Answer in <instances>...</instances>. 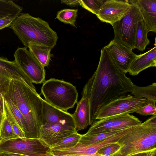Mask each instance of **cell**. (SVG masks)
Segmentation results:
<instances>
[{
    "instance_id": "6da1fadb",
    "label": "cell",
    "mask_w": 156,
    "mask_h": 156,
    "mask_svg": "<svg viewBox=\"0 0 156 156\" xmlns=\"http://www.w3.org/2000/svg\"><path fill=\"white\" fill-rule=\"evenodd\" d=\"M126 74L114 64L105 48H102L98 67L85 85L89 103V125L96 121L101 107L131 92L134 84Z\"/></svg>"
},
{
    "instance_id": "7a4b0ae2",
    "label": "cell",
    "mask_w": 156,
    "mask_h": 156,
    "mask_svg": "<svg viewBox=\"0 0 156 156\" xmlns=\"http://www.w3.org/2000/svg\"><path fill=\"white\" fill-rule=\"evenodd\" d=\"M4 94L17 107L26 122L29 138L40 139L42 125V98L23 80L12 79Z\"/></svg>"
},
{
    "instance_id": "3957f363",
    "label": "cell",
    "mask_w": 156,
    "mask_h": 156,
    "mask_svg": "<svg viewBox=\"0 0 156 156\" xmlns=\"http://www.w3.org/2000/svg\"><path fill=\"white\" fill-rule=\"evenodd\" d=\"M26 48L33 42L52 48L58 38L57 33L47 22L28 13H20L10 27Z\"/></svg>"
},
{
    "instance_id": "277c9868",
    "label": "cell",
    "mask_w": 156,
    "mask_h": 156,
    "mask_svg": "<svg viewBox=\"0 0 156 156\" xmlns=\"http://www.w3.org/2000/svg\"><path fill=\"white\" fill-rule=\"evenodd\" d=\"M117 142L121 147L111 156H130L156 150V115L134 126Z\"/></svg>"
},
{
    "instance_id": "5b68a950",
    "label": "cell",
    "mask_w": 156,
    "mask_h": 156,
    "mask_svg": "<svg viewBox=\"0 0 156 156\" xmlns=\"http://www.w3.org/2000/svg\"><path fill=\"white\" fill-rule=\"evenodd\" d=\"M41 94L50 105L65 112L73 108L78 97L76 87L70 83L55 78L43 83Z\"/></svg>"
},
{
    "instance_id": "8992f818",
    "label": "cell",
    "mask_w": 156,
    "mask_h": 156,
    "mask_svg": "<svg viewBox=\"0 0 156 156\" xmlns=\"http://www.w3.org/2000/svg\"><path fill=\"white\" fill-rule=\"evenodd\" d=\"M131 9L127 14L112 24L114 41L134 49L135 34L138 21L142 16L136 0H130Z\"/></svg>"
},
{
    "instance_id": "52a82bcc",
    "label": "cell",
    "mask_w": 156,
    "mask_h": 156,
    "mask_svg": "<svg viewBox=\"0 0 156 156\" xmlns=\"http://www.w3.org/2000/svg\"><path fill=\"white\" fill-rule=\"evenodd\" d=\"M26 156H55L51 148L40 139L17 138L0 142V153Z\"/></svg>"
},
{
    "instance_id": "ba28073f",
    "label": "cell",
    "mask_w": 156,
    "mask_h": 156,
    "mask_svg": "<svg viewBox=\"0 0 156 156\" xmlns=\"http://www.w3.org/2000/svg\"><path fill=\"white\" fill-rule=\"evenodd\" d=\"M147 99L135 97L129 94L120 97L101 107L96 120L125 113L136 112L146 103Z\"/></svg>"
},
{
    "instance_id": "9c48e42d",
    "label": "cell",
    "mask_w": 156,
    "mask_h": 156,
    "mask_svg": "<svg viewBox=\"0 0 156 156\" xmlns=\"http://www.w3.org/2000/svg\"><path fill=\"white\" fill-rule=\"evenodd\" d=\"M15 61L32 83L39 84L45 81L44 67L25 47L18 48L14 54Z\"/></svg>"
},
{
    "instance_id": "30bf717a",
    "label": "cell",
    "mask_w": 156,
    "mask_h": 156,
    "mask_svg": "<svg viewBox=\"0 0 156 156\" xmlns=\"http://www.w3.org/2000/svg\"><path fill=\"white\" fill-rule=\"evenodd\" d=\"M141 123L137 117L129 113L121 114L96 121L85 134L93 135L120 130L139 125Z\"/></svg>"
},
{
    "instance_id": "8fae6325",
    "label": "cell",
    "mask_w": 156,
    "mask_h": 156,
    "mask_svg": "<svg viewBox=\"0 0 156 156\" xmlns=\"http://www.w3.org/2000/svg\"><path fill=\"white\" fill-rule=\"evenodd\" d=\"M76 132L72 117L47 126H42L40 139L51 148L65 138Z\"/></svg>"
},
{
    "instance_id": "7c38bea8",
    "label": "cell",
    "mask_w": 156,
    "mask_h": 156,
    "mask_svg": "<svg viewBox=\"0 0 156 156\" xmlns=\"http://www.w3.org/2000/svg\"><path fill=\"white\" fill-rule=\"evenodd\" d=\"M131 7L130 0H105L97 16L101 22L112 25L126 16Z\"/></svg>"
},
{
    "instance_id": "4fadbf2b",
    "label": "cell",
    "mask_w": 156,
    "mask_h": 156,
    "mask_svg": "<svg viewBox=\"0 0 156 156\" xmlns=\"http://www.w3.org/2000/svg\"><path fill=\"white\" fill-rule=\"evenodd\" d=\"M104 47L117 68L122 72L127 73L130 64L137 55L130 48L113 40Z\"/></svg>"
},
{
    "instance_id": "5bb4252c",
    "label": "cell",
    "mask_w": 156,
    "mask_h": 156,
    "mask_svg": "<svg viewBox=\"0 0 156 156\" xmlns=\"http://www.w3.org/2000/svg\"><path fill=\"white\" fill-rule=\"evenodd\" d=\"M82 96L77 104L75 112L72 114L77 131L84 129L89 125V103L85 85L83 88Z\"/></svg>"
},
{
    "instance_id": "9a60e30c",
    "label": "cell",
    "mask_w": 156,
    "mask_h": 156,
    "mask_svg": "<svg viewBox=\"0 0 156 156\" xmlns=\"http://www.w3.org/2000/svg\"><path fill=\"white\" fill-rule=\"evenodd\" d=\"M156 66V47L147 52L137 55L130 64L127 70L130 75L136 76L150 67Z\"/></svg>"
},
{
    "instance_id": "2e32d148",
    "label": "cell",
    "mask_w": 156,
    "mask_h": 156,
    "mask_svg": "<svg viewBox=\"0 0 156 156\" xmlns=\"http://www.w3.org/2000/svg\"><path fill=\"white\" fill-rule=\"evenodd\" d=\"M143 20L149 32H156V0H136Z\"/></svg>"
},
{
    "instance_id": "e0dca14e",
    "label": "cell",
    "mask_w": 156,
    "mask_h": 156,
    "mask_svg": "<svg viewBox=\"0 0 156 156\" xmlns=\"http://www.w3.org/2000/svg\"><path fill=\"white\" fill-rule=\"evenodd\" d=\"M0 73L7 76L12 79L23 80L30 86L35 87L15 60L9 61L6 57H0Z\"/></svg>"
},
{
    "instance_id": "ac0fdd59",
    "label": "cell",
    "mask_w": 156,
    "mask_h": 156,
    "mask_svg": "<svg viewBox=\"0 0 156 156\" xmlns=\"http://www.w3.org/2000/svg\"><path fill=\"white\" fill-rule=\"evenodd\" d=\"M29 51L44 67L48 66L51 58L53 57L51 51L52 48L46 45L33 42L28 43Z\"/></svg>"
},
{
    "instance_id": "d6986e66",
    "label": "cell",
    "mask_w": 156,
    "mask_h": 156,
    "mask_svg": "<svg viewBox=\"0 0 156 156\" xmlns=\"http://www.w3.org/2000/svg\"><path fill=\"white\" fill-rule=\"evenodd\" d=\"M149 32L148 30L142 17L137 23L135 34L134 49H137L141 51L145 49L150 43V40L147 37Z\"/></svg>"
},
{
    "instance_id": "ffe728a7",
    "label": "cell",
    "mask_w": 156,
    "mask_h": 156,
    "mask_svg": "<svg viewBox=\"0 0 156 156\" xmlns=\"http://www.w3.org/2000/svg\"><path fill=\"white\" fill-rule=\"evenodd\" d=\"M3 98L4 101L6 103L11 114L24 133L25 138H29L28 127L23 115L8 97L4 94Z\"/></svg>"
},
{
    "instance_id": "44dd1931",
    "label": "cell",
    "mask_w": 156,
    "mask_h": 156,
    "mask_svg": "<svg viewBox=\"0 0 156 156\" xmlns=\"http://www.w3.org/2000/svg\"><path fill=\"white\" fill-rule=\"evenodd\" d=\"M130 93L132 95L137 98L156 101V83H153L143 87L134 84Z\"/></svg>"
},
{
    "instance_id": "7402d4cb",
    "label": "cell",
    "mask_w": 156,
    "mask_h": 156,
    "mask_svg": "<svg viewBox=\"0 0 156 156\" xmlns=\"http://www.w3.org/2000/svg\"><path fill=\"white\" fill-rule=\"evenodd\" d=\"M23 10L22 7L12 0H0V18L10 15H18Z\"/></svg>"
},
{
    "instance_id": "603a6c76",
    "label": "cell",
    "mask_w": 156,
    "mask_h": 156,
    "mask_svg": "<svg viewBox=\"0 0 156 156\" xmlns=\"http://www.w3.org/2000/svg\"><path fill=\"white\" fill-rule=\"evenodd\" d=\"M122 129L93 135H87L85 134L81 135L78 142L87 145L95 144L101 142L115 134Z\"/></svg>"
},
{
    "instance_id": "cb8c5ba5",
    "label": "cell",
    "mask_w": 156,
    "mask_h": 156,
    "mask_svg": "<svg viewBox=\"0 0 156 156\" xmlns=\"http://www.w3.org/2000/svg\"><path fill=\"white\" fill-rule=\"evenodd\" d=\"M78 9H65L58 11L56 18L64 23L76 27Z\"/></svg>"
},
{
    "instance_id": "d4e9b609",
    "label": "cell",
    "mask_w": 156,
    "mask_h": 156,
    "mask_svg": "<svg viewBox=\"0 0 156 156\" xmlns=\"http://www.w3.org/2000/svg\"><path fill=\"white\" fill-rule=\"evenodd\" d=\"M81 135L76 132L65 138L51 148V150H59L73 147L78 142Z\"/></svg>"
},
{
    "instance_id": "484cf974",
    "label": "cell",
    "mask_w": 156,
    "mask_h": 156,
    "mask_svg": "<svg viewBox=\"0 0 156 156\" xmlns=\"http://www.w3.org/2000/svg\"><path fill=\"white\" fill-rule=\"evenodd\" d=\"M12 79L0 73V115L5 117L4 100L3 96L7 91Z\"/></svg>"
},
{
    "instance_id": "4316f807",
    "label": "cell",
    "mask_w": 156,
    "mask_h": 156,
    "mask_svg": "<svg viewBox=\"0 0 156 156\" xmlns=\"http://www.w3.org/2000/svg\"><path fill=\"white\" fill-rule=\"evenodd\" d=\"M18 137L14 133L9 121L5 116L0 128V142Z\"/></svg>"
},
{
    "instance_id": "83f0119b",
    "label": "cell",
    "mask_w": 156,
    "mask_h": 156,
    "mask_svg": "<svg viewBox=\"0 0 156 156\" xmlns=\"http://www.w3.org/2000/svg\"><path fill=\"white\" fill-rule=\"evenodd\" d=\"M105 0H80V5L97 16Z\"/></svg>"
},
{
    "instance_id": "f1b7e54d",
    "label": "cell",
    "mask_w": 156,
    "mask_h": 156,
    "mask_svg": "<svg viewBox=\"0 0 156 156\" xmlns=\"http://www.w3.org/2000/svg\"><path fill=\"white\" fill-rule=\"evenodd\" d=\"M5 116L9 121L14 133L20 138H25L24 133L14 119L4 101Z\"/></svg>"
},
{
    "instance_id": "f546056e",
    "label": "cell",
    "mask_w": 156,
    "mask_h": 156,
    "mask_svg": "<svg viewBox=\"0 0 156 156\" xmlns=\"http://www.w3.org/2000/svg\"><path fill=\"white\" fill-rule=\"evenodd\" d=\"M156 101L147 100L146 103L136 112L139 114L144 116L156 115Z\"/></svg>"
},
{
    "instance_id": "4dcf8cb0",
    "label": "cell",
    "mask_w": 156,
    "mask_h": 156,
    "mask_svg": "<svg viewBox=\"0 0 156 156\" xmlns=\"http://www.w3.org/2000/svg\"><path fill=\"white\" fill-rule=\"evenodd\" d=\"M121 147V146L117 142L101 148L97 152L102 156H111L118 151Z\"/></svg>"
},
{
    "instance_id": "1f68e13d",
    "label": "cell",
    "mask_w": 156,
    "mask_h": 156,
    "mask_svg": "<svg viewBox=\"0 0 156 156\" xmlns=\"http://www.w3.org/2000/svg\"><path fill=\"white\" fill-rule=\"evenodd\" d=\"M18 15H9L0 18V30L10 27L15 19Z\"/></svg>"
},
{
    "instance_id": "d6a6232c",
    "label": "cell",
    "mask_w": 156,
    "mask_h": 156,
    "mask_svg": "<svg viewBox=\"0 0 156 156\" xmlns=\"http://www.w3.org/2000/svg\"><path fill=\"white\" fill-rule=\"evenodd\" d=\"M62 3L65 4L70 7H76L80 5V0H61Z\"/></svg>"
},
{
    "instance_id": "836d02e7",
    "label": "cell",
    "mask_w": 156,
    "mask_h": 156,
    "mask_svg": "<svg viewBox=\"0 0 156 156\" xmlns=\"http://www.w3.org/2000/svg\"><path fill=\"white\" fill-rule=\"evenodd\" d=\"M156 154V150L151 151L141 152L130 156H153Z\"/></svg>"
},
{
    "instance_id": "e575fe53",
    "label": "cell",
    "mask_w": 156,
    "mask_h": 156,
    "mask_svg": "<svg viewBox=\"0 0 156 156\" xmlns=\"http://www.w3.org/2000/svg\"><path fill=\"white\" fill-rule=\"evenodd\" d=\"M0 156H26L20 154L11 153H0Z\"/></svg>"
},
{
    "instance_id": "d590c367",
    "label": "cell",
    "mask_w": 156,
    "mask_h": 156,
    "mask_svg": "<svg viewBox=\"0 0 156 156\" xmlns=\"http://www.w3.org/2000/svg\"><path fill=\"white\" fill-rule=\"evenodd\" d=\"M65 156H102L98 154L97 152L96 153L91 154V155H67Z\"/></svg>"
},
{
    "instance_id": "8d00e7d4",
    "label": "cell",
    "mask_w": 156,
    "mask_h": 156,
    "mask_svg": "<svg viewBox=\"0 0 156 156\" xmlns=\"http://www.w3.org/2000/svg\"><path fill=\"white\" fill-rule=\"evenodd\" d=\"M4 117H3L1 115H0V127L1 126V124L2 123V122L3 121V120Z\"/></svg>"
},
{
    "instance_id": "74e56055",
    "label": "cell",
    "mask_w": 156,
    "mask_h": 156,
    "mask_svg": "<svg viewBox=\"0 0 156 156\" xmlns=\"http://www.w3.org/2000/svg\"><path fill=\"white\" fill-rule=\"evenodd\" d=\"M153 156H156V154L154 155Z\"/></svg>"
}]
</instances>
